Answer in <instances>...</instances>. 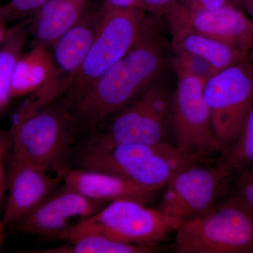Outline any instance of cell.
I'll return each instance as SVG.
<instances>
[{
	"label": "cell",
	"mask_w": 253,
	"mask_h": 253,
	"mask_svg": "<svg viewBox=\"0 0 253 253\" xmlns=\"http://www.w3.org/2000/svg\"><path fill=\"white\" fill-rule=\"evenodd\" d=\"M161 18L146 16L134 44L75 103L76 123L100 126L159 81L170 61Z\"/></svg>",
	"instance_id": "obj_1"
},
{
	"label": "cell",
	"mask_w": 253,
	"mask_h": 253,
	"mask_svg": "<svg viewBox=\"0 0 253 253\" xmlns=\"http://www.w3.org/2000/svg\"><path fill=\"white\" fill-rule=\"evenodd\" d=\"M198 156L166 141L156 144H116L94 136L78 157L80 168L121 176L158 191Z\"/></svg>",
	"instance_id": "obj_2"
},
{
	"label": "cell",
	"mask_w": 253,
	"mask_h": 253,
	"mask_svg": "<svg viewBox=\"0 0 253 253\" xmlns=\"http://www.w3.org/2000/svg\"><path fill=\"white\" fill-rule=\"evenodd\" d=\"M76 124L61 99L36 111L19 109L10 132L11 151L46 172L59 174L66 168Z\"/></svg>",
	"instance_id": "obj_3"
},
{
	"label": "cell",
	"mask_w": 253,
	"mask_h": 253,
	"mask_svg": "<svg viewBox=\"0 0 253 253\" xmlns=\"http://www.w3.org/2000/svg\"><path fill=\"white\" fill-rule=\"evenodd\" d=\"M178 253H253V212L237 198L178 226Z\"/></svg>",
	"instance_id": "obj_4"
},
{
	"label": "cell",
	"mask_w": 253,
	"mask_h": 253,
	"mask_svg": "<svg viewBox=\"0 0 253 253\" xmlns=\"http://www.w3.org/2000/svg\"><path fill=\"white\" fill-rule=\"evenodd\" d=\"M101 18L81 69L59 99L70 108L134 44L146 15L139 9H114L101 4Z\"/></svg>",
	"instance_id": "obj_5"
},
{
	"label": "cell",
	"mask_w": 253,
	"mask_h": 253,
	"mask_svg": "<svg viewBox=\"0 0 253 253\" xmlns=\"http://www.w3.org/2000/svg\"><path fill=\"white\" fill-rule=\"evenodd\" d=\"M177 225L161 211L131 199L111 201L91 217L80 221L60 240L67 241L86 232H96L126 244L154 246Z\"/></svg>",
	"instance_id": "obj_6"
},
{
	"label": "cell",
	"mask_w": 253,
	"mask_h": 253,
	"mask_svg": "<svg viewBox=\"0 0 253 253\" xmlns=\"http://www.w3.org/2000/svg\"><path fill=\"white\" fill-rule=\"evenodd\" d=\"M214 135L222 149L238 139L253 106V66L246 59L219 71L204 84Z\"/></svg>",
	"instance_id": "obj_7"
},
{
	"label": "cell",
	"mask_w": 253,
	"mask_h": 253,
	"mask_svg": "<svg viewBox=\"0 0 253 253\" xmlns=\"http://www.w3.org/2000/svg\"><path fill=\"white\" fill-rule=\"evenodd\" d=\"M101 18V4H91L78 23L50 48L53 67L47 82L21 106L36 111L60 99L76 77L94 41Z\"/></svg>",
	"instance_id": "obj_8"
},
{
	"label": "cell",
	"mask_w": 253,
	"mask_h": 253,
	"mask_svg": "<svg viewBox=\"0 0 253 253\" xmlns=\"http://www.w3.org/2000/svg\"><path fill=\"white\" fill-rule=\"evenodd\" d=\"M172 96L156 81L134 101L116 113L98 135L116 144H156L166 141L172 116Z\"/></svg>",
	"instance_id": "obj_9"
},
{
	"label": "cell",
	"mask_w": 253,
	"mask_h": 253,
	"mask_svg": "<svg viewBox=\"0 0 253 253\" xmlns=\"http://www.w3.org/2000/svg\"><path fill=\"white\" fill-rule=\"evenodd\" d=\"M233 171L222 161L217 166L208 167L194 163L181 169L165 186L161 211L177 227L203 215L217 204L223 184Z\"/></svg>",
	"instance_id": "obj_10"
},
{
	"label": "cell",
	"mask_w": 253,
	"mask_h": 253,
	"mask_svg": "<svg viewBox=\"0 0 253 253\" xmlns=\"http://www.w3.org/2000/svg\"><path fill=\"white\" fill-rule=\"evenodd\" d=\"M176 76L171 116L176 146L199 158L220 151L205 99L206 82L185 73Z\"/></svg>",
	"instance_id": "obj_11"
},
{
	"label": "cell",
	"mask_w": 253,
	"mask_h": 253,
	"mask_svg": "<svg viewBox=\"0 0 253 253\" xmlns=\"http://www.w3.org/2000/svg\"><path fill=\"white\" fill-rule=\"evenodd\" d=\"M105 204L63 186L62 189L51 192L12 226L20 232L60 240L71 227L92 216Z\"/></svg>",
	"instance_id": "obj_12"
},
{
	"label": "cell",
	"mask_w": 253,
	"mask_h": 253,
	"mask_svg": "<svg viewBox=\"0 0 253 253\" xmlns=\"http://www.w3.org/2000/svg\"><path fill=\"white\" fill-rule=\"evenodd\" d=\"M61 181L11 151L1 226L12 225L49 196Z\"/></svg>",
	"instance_id": "obj_13"
},
{
	"label": "cell",
	"mask_w": 253,
	"mask_h": 253,
	"mask_svg": "<svg viewBox=\"0 0 253 253\" xmlns=\"http://www.w3.org/2000/svg\"><path fill=\"white\" fill-rule=\"evenodd\" d=\"M188 11L179 5L166 16L171 34L173 52L194 54L212 64L217 72L242 62L248 54L239 48L195 31L188 23Z\"/></svg>",
	"instance_id": "obj_14"
},
{
	"label": "cell",
	"mask_w": 253,
	"mask_h": 253,
	"mask_svg": "<svg viewBox=\"0 0 253 253\" xmlns=\"http://www.w3.org/2000/svg\"><path fill=\"white\" fill-rule=\"evenodd\" d=\"M63 186L87 198L103 202L131 199L146 204L156 190L137 185L121 176L94 169H68L58 174Z\"/></svg>",
	"instance_id": "obj_15"
},
{
	"label": "cell",
	"mask_w": 253,
	"mask_h": 253,
	"mask_svg": "<svg viewBox=\"0 0 253 253\" xmlns=\"http://www.w3.org/2000/svg\"><path fill=\"white\" fill-rule=\"evenodd\" d=\"M187 11L188 23L195 31L249 55L253 44V21L241 10L229 3L217 9Z\"/></svg>",
	"instance_id": "obj_16"
},
{
	"label": "cell",
	"mask_w": 253,
	"mask_h": 253,
	"mask_svg": "<svg viewBox=\"0 0 253 253\" xmlns=\"http://www.w3.org/2000/svg\"><path fill=\"white\" fill-rule=\"evenodd\" d=\"M91 0H48L31 18L28 27L32 47L50 49L55 42L81 20Z\"/></svg>",
	"instance_id": "obj_17"
},
{
	"label": "cell",
	"mask_w": 253,
	"mask_h": 253,
	"mask_svg": "<svg viewBox=\"0 0 253 253\" xmlns=\"http://www.w3.org/2000/svg\"><path fill=\"white\" fill-rule=\"evenodd\" d=\"M53 67L51 50L41 46L18 59L11 83V98L31 94L47 82Z\"/></svg>",
	"instance_id": "obj_18"
},
{
	"label": "cell",
	"mask_w": 253,
	"mask_h": 253,
	"mask_svg": "<svg viewBox=\"0 0 253 253\" xmlns=\"http://www.w3.org/2000/svg\"><path fill=\"white\" fill-rule=\"evenodd\" d=\"M66 244L56 248L37 251L38 253H149L156 252L154 246H139L120 242L96 232L73 236Z\"/></svg>",
	"instance_id": "obj_19"
},
{
	"label": "cell",
	"mask_w": 253,
	"mask_h": 253,
	"mask_svg": "<svg viewBox=\"0 0 253 253\" xmlns=\"http://www.w3.org/2000/svg\"><path fill=\"white\" fill-rule=\"evenodd\" d=\"M31 18L0 44V113L6 107L11 98V83L15 66L27 42Z\"/></svg>",
	"instance_id": "obj_20"
},
{
	"label": "cell",
	"mask_w": 253,
	"mask_h": 253,
	"mask_svg": "<svg viewBox=\"0 0 253 253\" xmlns=\"http://www.w3.org/2000/svg\"><path fill=\"white\" fill-rule=\"evenodd\" d=\"M221 161L229 165L234 170L244 166L253 167V106L239 137L226 149Z\"/></svg>",
	"instance_id": "obj_21"
},
{
	"label": "cell",
	"mask_w": 253,
	"mask_h": 253,
	"mask_svg": "<svg viewBox=\"0 0 253 253\" xmlns=\"http://www.w3.org/2000/svg\"><path fill=\"white\" fill-rule=\"evenodd\" d=\"M171 64L174 72L185 73L206 82L217 73L212 64L204 58L187 53H174Z\"/></svg>",
	"instance_id": "obj_22"
},
{
	"label": "cell",
	"mask_w": 253,
	"mask_h": 253,
	"mask_svg": "<svg viewBox=\"0 0 253 253\" xmlns=\"http://www.w3.org/2000/svg\"><path fill=\"white\" fill-rule=\"evenodd\" d=\"M48 0H9L3 5L6 22H21L31 18Z\"/></svg>",
	"instance_id": "obj_23"
},
{
	"label": "cell",
	"mask_w": 253,
	"mask_h": 253,
	"mask_svg": "<svg viewBox=\"0 0 253 253\" xmlns=\"http://www.w3.org/2000/svg\"><path fill=\"white\" fill-rule=\"evenodd\" d=\"M235 197L253 212V167L246 169L240 176Z\"/></svg>",
	"instance_id": "obj_24"
},
{
	"label": "cell",
	"mask_w": 253,
	"mask_h": 253,
	"mask_svg": "<svg viewBox=\"0 0 253 253\" xmlns=\"http://www.w3.org/2000/svg\"><path fill=\"white\" fill-rule=\"evenodd\" d=\"M141 9L153 16L164 18L175 9L179 0H140Z\"/></svg>",
	"instance_id": "obj_25"
},
{
	"label": "cell",
	"mask_w": 253,
	"mask_h": 253,
	"mask_svg": "<svg viewBox=\"0 0 253 253\" xmlns=\"http://www.w3.org/2000/svg\"><path fill=\"white\" fill-rule=\"evenodd\" d=\"M11 147V135L0 130V207L2 206L6 196V183L4 173V161L8 149Z\"/></svg>",
	"instance_id": "obj_26"
},
{
	"label": "cell",
	"mask_w": 253,
	"mask_h": 253,
	"mask_svg": "<svg viewBox=\"0 0 253 253\" xmlns=\"http://www.w3.org/2000/svg\"><path fill=\"white\" fill-rule=\"evenodd\" d=\"M227 4H229V0H186L184 6L189 10H209Z\"/></svg>",
	"instance_id": "obj_27"
},
{
	"label": "cell",
	"mask_w": 253,
	"mask_h": 253,
	"mask_svg": "<svg viewBox=\"0 0 253 253\" xmlns=\"http://www.w3.org/2000/svg\"><path fill=\"white\" fill-rule=\"evenodd\" d=\"M106 6L114 9H141L140 0H104Z\"/></svg>",
	"instance_id": "obj_28"
},
{
	"label": "cell",
	"mask_w": 253,
	"mask_h": 253,
	"mask_svg": "<svg viewBox=\"0 0 253 253\" xmlns=\"http://www.w3.org/2000/svg\"><path fill=\"white\" fill-rule=\"evenodd\" d=\"M22 22L16 23V24L11 27H6V25H0V44L6 41L21 26Z\"/></svg>",
	"instance_id": "obj_29"
},
{
	"label": "cell",
	"mask_w": 253,
	"mask_h": 253,
	"mask_svg": "<svg viewBox=\"0 0 253 253\" xmlns=\"http://www.w3.org/2000/svg\"><path fill=\"white\" fill-rule=\"evenodd\" d=\"M246 9L253 18V0H245Z\"/></svg>",
	"instance_id": "obj_30"
},
{
	"label": "cell",
	"mask_w": 253,
	"mask_h": 253,
	"mask_svg": "<svg viewBox=\"0 0 253 253\" xmlns=\"http://www.w3.org/2000/svg\"><path fill=\"white\" fill-rule=\"evenodd\" d=\"M6 17H5L4 12V6L3 5L0 4V25H6Z\"/></svg>",
	"instance_id": "obj_31"
},
{
	"label": "cell",
	"mask_w": 253,
	"mask_h": 253,
	"mask_svg": "<svg viewBox=\"0 0 253 253\" xmlns=\"http://www.w3.org/2000/svg\"><path fill=\"white\" fill-rule=\"evenodd\" d=\"M247 59L249 60L250 63L253 66V44L250 49L249 55H248Z\"/></svg>",
	"instance_id": "obj_32"
},
{
	"label": "cell",
	"mask_w": 253,
	"mask_h": 253,
	"mask_svg": "<svg viewBox=\"0 0 253 253\" xmlns=\"http://www.w3.org/2000/svg\"><path fill=\"white\" fill-rule=\"evenodd\" d=\"M1 227H2V226H1V222H0V234H1Z\"/></svg>",
	"instance_id": "obj_33"
},
{
	"label": "cell",
	"mask_w": 253,
	"mask_h": 253,
	"mask_svg": "<svg viewBox=\"0 0 253 253\" xmlns=\"http://www.w3.org/2000/svg\"><path fill=\"white\" fill-rule=\"evenodd\" d=\"M252 19H253V18H252Z\"/></svg>",
	"instance_id": "obj_34"
}]
</instances>
